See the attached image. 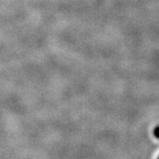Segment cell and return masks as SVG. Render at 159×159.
Returning <instances> with one entry per match:
<instances>
[{"label":"cell","instance_id":"1","mask_svg":"<svg viewBox=\"0 0 159 159\" xmlns=\"http://www.w3.org/2000/svg\"><path fill=\"white\" fill-rule=\"evenodd\" d=\"M154 134H155V136L157 137V139H159V126H157V127H156V128H155Z\"/></svg>","mask_w":159,"mask_h":159},{"label":"cell","instance_id":"2","mask_svg":"<svg viewBox=\"0 0 159 159\" xmlns=\"http://www.w3.org/2000/svg\"><path fill=\"white\" fill-rule=\"evenodd\" d=\"M158 158H159V157H158Z\"/></svg>","mask_w":159,"mask_h":159}]
</instances>
